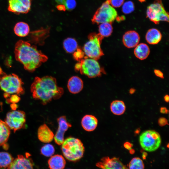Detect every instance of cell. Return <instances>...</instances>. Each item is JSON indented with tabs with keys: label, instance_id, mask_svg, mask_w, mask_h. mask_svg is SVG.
<instances>
[{
	"label": "cell",
	"instance_id": "obj_1",
	"mask_svg": "<svg viewBox=\"0 0 169 169\" xmlns=\"http://www.w3.org/2000/svg\"><path fill=\"white\" fill-rule=\"evenodd\" d=\"M14 54L16 60L23 65L26 70L31 72H34L48 59L36 46L22 40L16 43Z\"/></svg>",
	"mask_w": 169,
	"mask_h": 169
},
{
	"label": "cell",
	"instance_id": "obj_2",
	"mask_svg": "<svg viewBox=\"0 0 169 169\" xmlns=\"http://www.w3.org/2000/svg\"><path fill=\"white\" fill-rule=\"evenodd\" d=\"M30 90L33 98L44 105L53 100L59 99L64 93L63 88L58 86L56 79L49 76L36 77L31 85Z\"/></svg>",
	"mask_w": 169,
	"mask_h": 169
},
{
	"label": "cell",
	"instance_id": "obj_3",
	"mask_svg": "<svg viewBox=\"0 0 169 169\" xmlns=\"http://www.w3.org/2000/svg\"><path fill=\"white\" fill-rule=\"evenodd\" d=\"M23 83L21 79L14 74H7L0 67V88L5 93L17 94H23Z\"/></svg>",
	"mask_w": 169,
	"mask_h": 169
},
{
	"label": "cell",
	"instance_id": "obj_4",
	"mask_svg": "<svg viewBox=\"0 0 169 169\" xmlns=\"http://www.w3.org/2000/svg\"><path fill=\"white\" fill-rule=\"evenodd\" d=\"M61 150L64 157L68 160L75 161L82 157L84 147L81 140L77 138L69 137L64 140Z\"/></svg>",
	"mask_w": 169,
	"mask_h": 169
},
{
	"label": "cell",
	"instance_id": "obj_5",
	"mask_svg": "<svg viewBox=\"0 0 169 169\" xmlns=\"http://www.w3.org/2000/svg\"><path fill=\"white\" fill-rule=\"evenodd\" d=\"M75 69L90 78L100 77L105 73L97 60L86 56L76 64Z\"/></svg>",
	"mask_w": 169,
	"mask_h": 169
},
{
	"label": "cell",
	"instance_id": "obj_6",
	"mask_svg": "<svg viewBox=\"0 0 169 169\" xmlns=\"http://www.w3.org/2000/svg\"><path fill=\"white\" fill-rule=\"evenodd\" d=\"M103 38L99 33H92L89 34L88 40L82 49L86 57L98 60L104 55L100 46Z\"/></svg>",
	"mask_w": 169,
	"mask_h": 169
},
{
	"label": "cell",
	"instance_id": "obj_7",
	"mask_svg": "<svg viewBox=\"0 0 169 169\" xmlns=\"http://www.w3.org/2000/svg\"><path fill=\"white\" fill-rule=\"evenodd\" d=\"M117 16L115 9L107 0L104 2L95 13L91 19L93 23L99 24L104 23H112Z\"/></svg>",
	"mask_w": 169,
	"mask_h": 169
},
{
	"label": "cell",
	"instance_id": "obj_8",
	"mask_svg": "<svg viewBox=\"0 0 169 169\" xmlns=\"http://www.w3.org/2000/svg\"><path fill=\"white\" fill-rule=\"evenodd\" d=\"M161 141L159 134L153 130H148L143 132L139 139L141 148L148 152L157 150L161 145Z\"/></svg>",
	"mask_w": 169,
	"mask_h": 169
},
{
	"label": "cell",
	"instance_id": "obj_9",
	"mask_svg": "<svg viewBox=\"0 0 169 169\" xmlns=\"http://www.w3.org/2000/svg\"><path fill=\"white\" fill-rule=\"evenodd\" d=\"M147 17L149 19L157 24L161 21L169 22V14L165 10L160 1H155L147 8Z\"/></svg>",
	"mask_w": 169,
	"mask_h": 169
},
{
	"label": "cell",
	"instance_id": "obj_10",
	"mask_svg": "<svg viewBox=\"0 0 169 169\" xmlns=\"http://www.w3.org/2000/svg\"><path fill=\"white\" fill-rule=\"evenodd\" d=\"M5 122L10 129L15 132L24 127L26 122L25 113L20 110L10 111L7 114Z\"/></svg>",
	"mask_w": 169,
	"mask_h": 169
},
{
	"label": "cell",
	"instance_id": "obj_11",
	"mask_svg": "<svg viewBox=\"0 0 169 169\" xmlns=\"http://www.w3.org/2000/svg\"><path fill=\"white\" fill-rule=\"evenodd\" d=\"M32 0H8V10L16 14L27 13L30 11Z\"/></svg>",
	"mask_w": 169,
	"mask_h": 169
},
{
	"label": "cell",
	"instance_id": "obj_12",
	"mask_svg": "<svg viewBox=\"0 0 169 169\" xmlns=\"http://www.w3.org/2000/svg\"><path fill=\"white\" fill-rule=\"evenodd\" d=\"M58 127L54 135V140L56 144L58 145L62 144L64 141V135L68 129L72 126L65 115H63L57 119Z\"/></svg>",
	"mask_w": 169,
	"mask_h": 169
},
{
	"label": "cell",
	"instance_id": "obj_13",
	"mask_svg": "<svg viewBox=\"0 0 169 169\" xmlns=\"http://www.w3.org/2000/svg\"><path fill=\"white\" fill-rule=\"evenodd\" d=\"M50 28L49 27L33 31L28 34V41L35 45H43L45 39L49 35Z\"/></svg>",
	"mask_w": 169,
	"mask_h": 169
},
{
	"label": "cell",
	"instance_id": "obj_14",
	"mask_svg": "<svg viewBox=\"0 0 169 169\" xmlns=\"http://www.w3.org/2000/svg\"><path fill=\"white\" fill-rule=\"evenodd\" d=\"M96 166L100 168L105 169H128L119 158L116 157L110 158L104 157L96 163Z\"/></svg>",
	"mask_w": 169,
	"mask_h": 169
},
{
	"label": "cell",
	"instance_id": "obj_15",
	"mask_svg": "<svg viewBox=\"0 0 169 169\" xmlns=\"http://www.w3.org/2000/svg\"><path fill=\"white\" fill-rule=\"evenodd\" d=\"M29 154L25 156L18 155L13 159L7 169H33V163L32 159L29 157Z\"/></svg>",
	"mask_w": 169,
	"mask_h": 169
},
{
	"label": "cell",
	"instance_id": "obj_16",
	"mask_svg": "<svg viewBox=\"0 0 169 169\" xmlns=\"http://www.w3.org/2000/svg\"><path fill=\"white\" fill-rule=\"evenodd\" d=\"M140 40L138 33L134 30H130L125 32L122 38V42L127 48H131L136 47Z\"/></svg>",
	"mask_w": 169,
	"mask_h": 169
},
{
	"label": "cell",
	"instance_id": "obj_17",
	"mask_svg": "<svg viewBox=\"0 0 169 169\" xmlns=\"http://www.w3.org/2000/svg\"><path fill=\"white\" fill-rule=\"evenodd\" d=\"M37 136L38 140L41 142L48 143L53 141L54 135L49 127L44 124L39 127Z\"/></svg>",
	"mask_w": 169,
	"mask_h": 169
},
{
	"label": "cell",
	"instance_id": "obj_18",
	"mask_svg": "<svg viewBox=\"0 0 169 169\" xmlns=\"http://www.w3.org/2000/svg\"><path fill=\"white\" fill-rule=\"evenodd\" d=\"M83 85V81L80 78L77 76H73L69 79L67 86L70 93L76 94L82 90Z\"/></svg>",
	"mask_w": 169,
	"mask_h": 169
},
{
	"label": "cell",
	"instance_id": "obj_19",
	"mask_svg": "<svg viewBox=\"0 0 169 169\" xmlns=\"http://www.w3.org/2000/svg\"><path fill=\"white\" fill-rule=\"evenodd\" d=\"M98 120L94 115H86L82 118L81 124L83 129L87 131H94L97 127Z\"/></svg>",
	"mask_w": 169,
	"mask_h": 169
},
{
	"label": "cell",
	"instance_id": "obj_20",
	"mask_svg": "<svg viewBox=\"0 0 169 169\" xmlns=\"http://www.w3.org/2000/svg\"><path fill=\"white\" fill-rule=\"evenodd\" d=\"M48 164L50 169H64L66 161L63 156L57 154L52 156L49 160Z\"/></svg>",
	"mask_w": 169,
	"mask_h": 169
},
{
	"label": "cell",
	"instance_id": "obj_21",
	"mask_svg": "<svg viewBox=\"0 0 169 169\" xmlns=\"http://www.w3.org/2000/svg\"><path fill=\"white\" fill-rule=\"evenodd\" d=\"M146 41L151 44H157L161 41L162 35L158 29L152 28L149 29L147 32L146 37Z\"/></svg>",
	"mask_w": 169,
	"mask_h": 169
},
{
	"label": "cell",
	"instance_id": "obj_22",
	"mask_svg": "<svg viewBox=\"0 0 169 169\" xmlns=\"http://www.w3.org/2000/svg\"><path fill=\"white\" fill-rule=\"evenodd\" d=\"M10 129L5 122L0 119V146H5L10 134Z\"/></svg>",
	"mask_w": 169,
	"mask_h": 169
},
{
	"label": "cell",
	"instance_id": "obj_23",
	"mask_svg": "<svg viewBox=\"0 0 169 169\" xmlns=\"http://www.w3.org/2000/svg\"><path fill=\"white\" fill-rule=\"evenodd\" d=\"M150 53V49L146 44L141 43L138 44L134 50L135 56L138 59L142 60L146 59Z\"/></svg>",
	"mask_w": 169,
	"mask_h": 169
},
{
	"label": "cell",
	"instance_id": "obj_24",
	"mask_svg": "<svg viewBox=\"0 0 169 169\" xmlns=\"http://www.w3.org/2000/svg\"><path fill=\"white\" fill-rule=\"evenodd\" d=\"M14 33L20 37H25L28 35L30 33V28L26 23L20 22L17 23L14 28Z\"/></svg>",
	"mask_w": 169,
	"mask_h": 169
},
{
	"label": "cell",
	"instance_id": "obj_25",
	"mask_svg": "<svg viewBox=\"0 0 169 169\" xmlns=\"http://www.w3.org/2000/svg\"><path fill=\"white\" fill-rule=\"evenodd\" d=\"M111 112L114 115H121L125 112L126 107L124 102L120 100L113 101L110 105Z\"/></svg>",
	"mask_w": 169,
	"mask_h": 169
},
{
	"label": "cell",
	"instance_id": "obj_26",
	"mask_svg": "<svg viewBox=\"0 0 169 169\" xmlns=\"http://www.w3.org/2000/svg\"><path fill=\"white\" fill-rule=\"evenodd\" d=\"M63 46L65 50L69 53H73L79 47L76 40L72 38H68L64 39Z\"/></svg>",
	"mask_w": 169,
	"mask_h": 169
},
{
	"label": "cell",
	"instance_id": "obj_27",
	"mask_svg": "<svg viewBox=\"0 0 169 169\" xmlns=\"http://www.w3.org/2000/svg\"><path fill=\"white\" fill-rule=\"evenodd\" d=\"M12 156L6 152H0V168L8 167L13 160Z\"/></svg>",
	"mask_w": 169,
	"mask_h": 169
},
{
	"label": "cell",
	"instance_id": "obj_28",
	"mask_svg": "<svg viewBox=\"0 0 169 169\" xmlns=\"http://www.w3.org/2000/svg\"><path fill=\"white\" fill-rule=\"evenodd\" d=\"M112 31L111 23H100L99 26V33L103 37L109 36Z\"/></svg>",
	"mask_w": 169,
	"mask_h": 169
},
{
	"label": "cell",
	"instance_id": "obj_29",
	"mask_svg": "<svg viewBox=\"0 0 169 169\" xmlns=\"http://www.w3.org/2000/svg\"><path fill=\"white\" fill-rule=\"evenodd\" d=\"M129 169H144V165L140 158L135 157L130 161L128 165Z\"/></svg>",
	"mask_w": 169,
	"mask_h": 169
},
{
	"label": "cell",
	"instance_id": "obj_30",
	"mask_svg": "<svg viewBox=\"0 0 169 169\" xmlns=\"http://www.w3.org/2000/svg\"><path fill=\"white\" fill-rule=\"evenodd\" d=\"M55 149L54 146L50 144L43 146L40 149L41 154L46 157L51 156L54 153Z\"/></svg>",
	"mask_w": 169,
	"mask_h": 169
},
{
	"label": "cell",
	"instance_id": "obj_31",
	"mask_svg": "<svg viewBox=\"0 0 169 169\" xmlns=\"http://www.w3.org/2000/svg\"><path fill=\"white\" fill-rule=\"evenodd\" d=\"M122 5V10L123 12L125 14H129L134 10V4L131 1H127Z\"/></svg>",
	"mask_w": 169,
	"mask_h": 169
},
{
	"label": "cell",
	"instance_id": "obj_32",
	"mask_svg": "<svg viewBox=\"0 0 169 169\" xmlns=\"http://www.w3.org/2000/svg\"><path fill=\"white\" fill-rule=\"evenodd\" d=\"M73 56L74 59L78 62L85 57L83 49L79 47L73 53Z\"/></svg>",
	"mask_w": 169,
	"mask_h": 169
},
{
	"label": "cell",
	"instance_id": "obj_33",
	"mask_svg": "<svg viewBox=\"0 0 169 169\" xmlns=\"http://www.w3.org/2000/svg\"><path fill=\"white\" fill-rule=\"evenodd\" d=\"M64 5L66 9L69 10H71L75 8L76 3L75 0H65Z\"/></svg>",
	"mask_w": 169,
	"mask_h": 169
},
{
	"label": "cell",
	"instance_id": "obj_34",
	"mask_svg": "<svg viewBox=\"0 0 169 169\" xmlns=\"http://www.w3.org/2000/svg\"><path fill=\"white\" fill-rule=\"evenodd\" d=\"M110 5L113 7L119 8L123 3L124 0H107Z\"/></svg>",
	"mask_w": 169,
	"mask_h": 169
},
{
	"label": "cell",
	"instance_id": "obj_35",
	"mask_svg": "<svg viewBox=\"0 0 169 169\" xmlns=\"http://www.w3.org/2000/svg\"><path fill=\"white\" fill-rule=\"evenodd\" d=\"M20 100V98L19 95L15 94H12L9 97V98H7V101L8 103H15L18 102Z\"/></svg>",
	"mask_w": 169,
	"mask_h": 169
},
{
	"label": "cell",
	"instance_id": "obj_36",
	"mask_svg": "<svg viewBox=\"0 0 169 169\" xmlns=\"http://www.w3.org/2000/svg\"><path fill=\"white\" fill-rule=\"evenodd\" d=\"M158 123L160 126H163L168 124L167 119L164 117H161L159 119Z\"/></svg>",
	"mask_w": 169,
	"mask_h": 169
},
{
	"label": "cell",
	"instance_id": "obj_37",
	"mask_svg": "<svg viewBox=\"0 0 169 169\" xmlns=\"http://www.w3.org/2000/svg\"><path fill=\"white\" fill-rule=\"evenodd\" d=\"M154 72L155 75L157 77L161 78H164L163 74L160 70L155 69L154 70Z\"/></svg>",
	"mask_w": 169,
	"mask_h": 169
},
{
	"label": "cell",
	"instance_id": "obj_38",
	"mask_svg": "<svg viewBox=\"0 0 169 169\" xmlns=\"http://www.w3.org/2000/svg\"><path fill=\"white\" fill-rule=\"evenodd\" d=\"M132 146V144L129 142H126L124 144V147L128 150H130L131 149Z\"/></svg>",
	"mask_w": 169,
	"mask_h": 169
},
{
	"label": "cell",
	"instance_id": "obj_39",
	"mask_svg": "<svg viewBox=\"0 0 169 169\" xmlns=\"http://www.w3.org/2000/svg\"><path fill=\"white\" fill-rule=\"evenodd\" d=\"M160 112L162 114H167L169 112V111L166 108L161 107L160 109Z\"/></svg>",
	"mask_w": 169,
	"mask_h": 169
},
{
	"label": "cell",
	"instance_id": "obj_40",
	"mask_svg": "<svg viewBox=\"0 0 169 169\" xmlns=\"http://www.w3.org/2000/svg\"><path fill=\"white\" fill-rule=\"evenodd\" d=\"M57 8L59 10L64 11L66 10L64 5L59 4L57 6Z\"/></svg>",
	"mask_w": 169,
	"mask_h": 169
},
{
	"label": "cell",
	"instance_id": "obj_41",
	"mask_svg": "<svg viewBox=\"0 0 169 169\" xmlns=\"http://www.w3.org/2000/svg\"><path fill=\"white\" fill-rule=\"evenodd\" d=\"M55 2L59 4L64 5L65 0H54Z\"/></svg>",
	"mask_w": 169,
	"mask_h": 169
},
{
	"label": "cell",
	"instance_id": "obj_42",
	"mask_svg": "<svg viewBox=\"0 0 169 169\" xmlns=\"http://www.w3.org/2000/svg\"><path fill=\"white\" fill-rule=\"evenodd\" d=\"M164 99L165 101L167 102H168L169 100V97L168 95H166L164 96Z\"/></svg>",
	"mask_w": 169,
	"mask_h": 169
},
{
	"label": "cell",
	"instance_id": "obj_43",
	"mask_svg": "<svg viewBox=\"0 0 169 169\" xmlns=\"http://www.w3.org/2000/svg\"><path fill=\"white\" fill-rule=\"evenodd\" d=\"M11 108L14 110V109H16V105L13 103L12 105Z\"/></svg>",
	"mask_w": 169,
	"mask_h": 169
},
{
	"label": "cell",
	"instance_id": "obj_44",
	"mask_svg": "<svg viewBox=\"0 0 169 169\" xmlns=\"http://www.w3.org/2000/svg\"><path fill=\"white\" fill-rule=\"evenodd\" d=\"M140 131L139 129H136L135 131V133L136 134H138L140 132Z\"/></svg>",
	"mask_w": 169,
	"mask_h": 169
},
{
	"label": "cell",
	"instance_id": "obj_45",
	"mask_svg": "<svg viewBox=\"0 0 169 169\" xmlns=\"http://www.w3.org/2000/svg\"><path fill=\"white\" fill-rule=\"evenodd\" d=\"M135 90L134 89H131L130 90V93L131 94H132L135 92Z\"/></svg>",
	"mask_w": 169,
	"mask_h": 169
},
{
	"label": "cell",
	"instance_id": "obj_46",
	"mask_svg": "<svg viewBox=\"0 0 169 169\" xmlns=\"http://www.w3.org/2000/svg\"><path fill=\"white\" fill-rule=\"evenodd\" d=\"M130 153L131 154H133L134 153V150L133 149H131L130 150Z\"/></svg>",
	"mask_w": 169,
	"mask_h": 169
},
{
	"label": "cell",
	"instance_id": "obj_47",
	"mask_svg": "<svg viewBox=\"0 0 169 169\" xmlns=\"http://www.w3.org/2000/svg\"><path fill=\"white\" fill-rule=\"evenodd\" d=\"M146 0H139L141 2H143L145 1Z\"/></svg>",
	"mask_w": 169,
	"mask_h": 169
},
{
	"label": "cell",
	"instance_id": "obj_48",
	"mask_svg": "<svg viewBox=\"0 0 169 169\" xmlns=\"http://www.w3.org/2000/svg\"><path fill=\"white\" fill-rule=\"evenodd\" d=\"M101 169H104V168H101Z\"/></svg>",
	"mask_w": 169,
	"mask_h": 169
},
{
	"label": "cell",
	"instance_id": "obj_49",
	"mask_svg": "<svg viewBox=\"0 0 169 169\" xmlns=\"http://www.w3.org/2000/svg\"></svg>",
	"mask_w": 169,
	"mask_h": 169
}]
</instances>
